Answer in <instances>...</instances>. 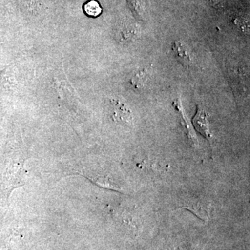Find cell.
<instances>
[{
  "instance_id": "cell-1",
  "label": "cell",
  "mask_w": 250,
  "mask_h": 250,
  "mask_svg": "<svg viewBox=\"0 0 250 250\" xmlns=\"http://www.w3.org/2000/svg\"><path fill=\"white\" fill-rule=\"evenodd\" d=\"M208 118V114L206 113L205 111L201 109L200 106H198L196 115L192 119V123H193L194 126L199 133H200L202 136H205L207 139H210L212 135L210 131Z\"/></svg>"
},
{
  "instance_id": "cell-2",
  "label": "cell",
  "mask_w": 250,
  "mask_h": 250,
  "mask_svg": "<svg viewBox=\"0 0 250 250\" xmlns=\"http://www.w3.org/2000/svg\"><path fill=\"white\" fill-rule=\"evenodd\" d=\"M173 48L174 52L180 60L186 62H190L191 59H190V54H188L187 49L186 48L185 45L182 42H176L174 43Z\"/></svg>"
},
{
  "instance_id": "cell-3",
  "label": "cell",
  "mask_w": 250,
  "mask_h": 250,
  "mask_svg": "<svg viewBox=\"0 0 250 250\" xmlns=\"http://www.w3.org/2000/svg\"><path fill=\"white\" fill-rule=\"evenodd\" d=\"M84 11L85 14L91 17H96L102 13V9L100 4L94 0L88 1L87 4H85Z\"/></svg>"
},
{
  "instance_id": "cell-4",
  "label": "cell",
  "mask_w": 250,
  "mask_h": 250,
  "mask_svg": "<svg viewBox=\"0 0 250 250\" xmlns=\"http://www.w3.org/2000/svg\"><path fill=\"white\" fill-rule=\"evenodd\" d=\"M209 1L213 7L219 8L223 4L225 0H209Z\"/></svg>"
}]
</instances>
